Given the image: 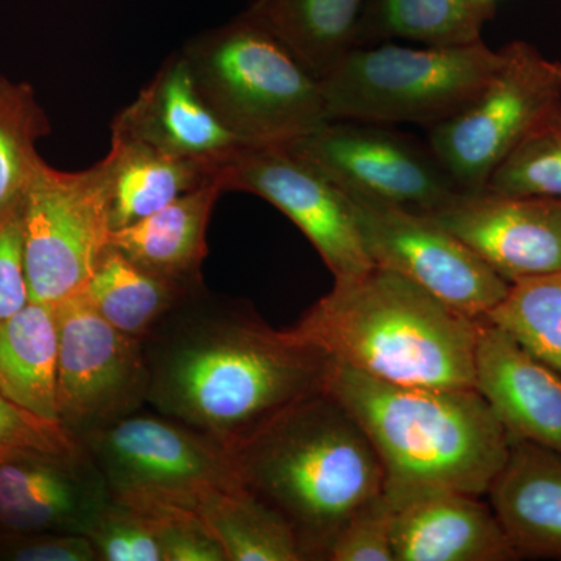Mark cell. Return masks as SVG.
I'll return each mask as SVG.
<instances>
[{"label": "cell", "instance_id": "29", "mask_svg": "<svg viewBox=\"0 0 561 561\" xmlns=\"http://www.w3.org/2000/svg\"><path fill=\"white\" fill-rule=\"evenodd\" d=\"M485 191L561 201V102L513 147L491 173Z\"/></svg>", "mask_w": 561, "mask_h": 561}, {"label": "cell", "instance_id": "2", "mask_svg": "<svg viewBox=\"0 0 561 561\" xmlns=\"http://www.w3.org/2000/svg\"><path fill=\"white\" fill-rule=\"evenodd\" d=\"M478 321L375 265L335 279L290 331L335 364L378 381L476 389Z\"/></svg>", "mask_w": 561, "mask_h": 561}, {"label": "cell", "instance_id": "32", "mask_svg": "<svg viewBox=\"0 0 561 561\" xmlns=\"http://www.w3.org/2000/svg\"><path fill=\"white\" fill-rule=\"evenodd\" d=\"M83 443L60 420L47 419L0 393V459L14 454L76 456Z\"/></svg>", "mask_w": 561, "mask_h": 561}, {"label": "cell", "instance_id": "23", "mask_svg": "<svg viewBox=\"0 0 561 561\" xmlns=\"http://www.w3.org/2000/svg\"><path fill=\"white\" fill-rule=\"evenodd\" d=\"M58 330L55 306L31 301L0 321V393L58 420Z\"/></svg>", "mask_w": 561, "mask_h": 561}, {"label": "cell", "instance_id": "27", "mask_svg": "<svg viewBox=\"0 0 561 561\" xmlns=\"http://www.w3.org/2000/svg\"><path fill=\"white\" fill-rule=\"evenodd\" d=\"M50 131L31 84L0 76V209L24 195L43 161L38 142Z\"/></svg>", "mask_w": 561, "mask_h": 561}, {"label": "cell", "instance_id": "9", "mask_svg": "<svg viewBox=\"0 0 561 561\" xmlns=\"http://www.w3.org/2000/svg\"><path fill=\"white\" fill-rule=\"evenodd\" d=\"M111 234L102 161L80 172L58 171L41 161L24 192L31 301L57 305L84 291Z\"/></svg>", "mask_w": 561, "mask_h": 561}, {"label": "cell", "instance_id": "24", "mask_svg": "<svg viewBox=\"0 0 561 561\" xmlns=\"http://www.w3.org/2000/svg\"><path fill=\"white\" fill-rule=\"evenodd\" d=\"M194 289L146 271L110 243L83 294L110 324L144 341Z\"/></svg>", "mask_w": 561, "mask_h": 561}, {"label": "cell", "instance_id": "13", "mask_svg": "<svg viewBox=\"0 0 561 561\" xmlns=\"http://www.w3.org/2000/svg\"><path fill=\"white\" fill-rule=\"evenodd\" d=\"M225 190L249 192L278 208L319 251L334 279L375 267L350 198L283 146L243 147L221 169Z\"/></svg>", "mask_w": 561, "mask_h": 561}, {"label": "cell", "instance_id": "22", "mask_svg": "<svg viewBox=\"0 0 561 561\" xmlns=\"http://www.w3.org/2000/svg\"><path fill=\"white\" fill-rule=\"evenodd\" d=\"M368 0H256L247 16L273 33L316 79L356 47Z\"/></svg>", "mask_w": 561, "mask_h": 561}, {"label": "cell", "instance_id": "16", "mask_svg": "<svg viewBox=\"0 0 561 561\" xmlns=\"http://www.w3.org/2000/svg\"><path fill=\"white\" fill-rule=\"evenodd\" d=\"M111 133L219 168L247 147L202 98L181 50L162 62L138 98L114 117Z\"/></svg>", "mask_w": 561, "mask_h": 561}, {"label": "cell", "instance_id": "25", "mask_svg": "<svg viewBox=\"0 0 561 561\" xmlns=\"http://www.w3.org/2000/svg\"><path fill=\"white\" fill-rule=\"evenodd\" d=\"M195 511L228 561H305L290 524L243 485L208 491Z\"/></svg>", "mask_w": 561, "mask_h": 561}, {"label": "cell", "instance_id": "6", "mask_svg": "<svg viewBox=\"0 0 561 561\" xmlns=\"http://www.w3.org/2000/svg\"><path fill=\"white\" fill-rule=\"evenodd\" d=\"M501 62L502 50L483 41L423 49L354 47L320 80L328 119L432 128L474 101Z\"/></svg>", "mask_w": 561, "mask_h": 561}, {"label": "cell", "instance_id": "36", "mask_svg": "<svg viewBox=\"0 0 561 561\" xmlns=\"http://www.w3.org/2000/svg\"><path fill=\"white\" fill-rule=\"evenodd\" d=\"M482 2H494V0H482Z\"/></svg>", "mask_w": 561, "mask_h": 561}, {"label": "cell", "instance_id": "4", "mask_svg": "<svg viewBox=\"0 0 561 561\" xmlns=\"http://www.w3.org/2000/svg\"><path fill=\"white\" fill-rule=\"evenodd\" d=\"M327 391L370 437L389 500L430 489L482 496L511 451L507 431L478 389L394 386L331 360Z\"/></svg>", "mask_w": 561, "mask_h": 561}, {"label": "cell", "instance_id": "21", "mask_svg": "<svg viewBox=\"0 0 561 561\" xmlns=\"http://www.w3.org/2000/svg\"><path fill=\"white\" fill-rule=\"evenodd\" d=\"M102 164L113 231L158 213L181 195L217 179L224 169L162 153L119 133H111L110 151Z\"/></svg>", "mask_w": 561, "mask_h": 561}, {"label": "cell", "instance_id": "1", "mask_svg": "<svg viewBox=\"0 0 561 561\" xmlns=\"http://www.w3.org/2000/svg\"><path fill=\"white\" fill-rule=\"evenodd\" d=\"M150 404L234 454L276 416L327 390L331 359L250 302L191 290L142 341Z\"/></svg>", "mask_w": 561, "mask_h": 561}, {"label": "cell", "instance_id": "5", "mask_svg": "<svg viewBox=\"0 0 561 561\" xmlns=\"http://www.w3.org/2000/svg\"><path fill=\"white\" fill-rule=\"evenodd\" d=\"M181 54L209 108L247 147L287 146L330 122L320 80L245 13Z\"/></svg>", "mask_w": 561, "mask_h": 561}, {"label": "cell", "instance_id": "8", "mask_svg": "<svg viewBox=\"0 0 561 561\" xmlns=\"http://www.w3.org/2000/svg\"><path fill=\"white\" fill-rule=\"evenodd\" d=\"M478 98L430 128V147L461 192H483L491 173L546 111L561 102V61L526 41L502 47Z\"/></svg>", "mask_w": 561, "mask_h": 561}, {"label": "cell", "instance_id": "19", "mask_svg": "<svg viewBox=\"0 0 561 561\" xmlns=\"http://www.w3.org/2000/svg\"><path fill=\"white\" fill-rule=\"evenodd\" d=\"M490 507L522 557L561 560V456L512 440L489 490Z\"/></svg>", "mask_w": 561, "mask_h": 561}, {"label": "cell", "instance_id": "31", "mask_svg": "<svg viewBox=\"0 0 561 561\" xmlns=\"http://www.w3.org/2000/svg\"><path fill=\"white\" fill-rule=\"evenodd\" d=\"M131 507L149 519L164 561H228L220 542L194 508L172 504Z\"/></svg>", "mask_w": 561, "mask_h": 561}, {"label": "cell", "instance_id": "34", "mask_svg": "<svg viewBox=\"0 0 561 561\" xmlns=\"http://www.w3.org/2000/svg\"><path fill=\"white\" fill-rule=\"evenodd\" d=\"M31 302L24 243V195L0 209V321Z\"/></svg>", "mask_w": 561, "mask_h": 561}, {"label": "cell", "instance_id": "11", "mask_svg": "<svg viewBox=\"0 0 561 561\" xmlns=\"http://www.w3.org/2000/svg\"><path fill=\"white\" fill-rule=\"evenodd\" d=\"M54 306L58 420L81 438L139 412L150 382L142 341L110 324L83 291Z\"/></svg>", "mask_w": 561, "mask_h": 561}, {"label": "cell", "instance_id": "12", "mask_svg": "<svg viewBox=\"0 0 561 561\" xmlns=\"http://www.w3.org/2000/svg\"><path fill=\"white\" fill-rule=\"evenodd\" d=\"M348 198L362 241L376 267L398 273L454 311L474 320L485 319L507 295L511 283L431 217L383 203Z\"/></svg>", "mask_w": 561, "mask_h": 561}, {"label": "cell", "instance_id": "26", "mask_svg": "<svg viewBox=\"0 0 561 561\" xmlns=\"http://www.w3.org/2000/svg\"><path fill=\"white\" fill-rule=\"evenodd\" d=\"M362 27L382 38L419 41L424 46H470L482 41V28L494 14V2L482 0H368Z\"/></svg>", "mask_w": 561, "mask_h": 561}, {"label": "cell", "instance_id": "15", "mask_svg": "<svg viewBox=\"0 0 561 561\" xmlns=\"http://www.w3.org/2000/svg\"><path fill=\"white\" fill-rule=\"evenodd\" d=\"M108 483L88 453L14 454L0 459V537L87 535L111 501Z\"/></svg>", "mask_w": 561, "mask_h": 561}, {"label": "cell", "instance_id": "18", "mask_svg": "<svg viewBox=\"0 0 561 561\" xmlns=\"http://www.w3.org/2000/svg\"><path fill=\"white\" fill-rule=\"evenodd\" d=\"M389 501L394 561L519 559L494 512L474 494L430 489Z\"/></svg>", "mask_w": 561, "mask_h": 561}, {"label": "cell", "instance_id": "3", "mask_svg": "<svg viewBox=\"0 0 561 561\" xmlns=\"http://www.w3.org/2000/svg\"><path fill=\"white\" fill-rule=\"evenodd\" d=\"M232 456L243 486L290 524L305 560H327L343 524L386 483L367 432L327 390L291 405Z\"/></svg>", "mask_w": 561, "mask_h": 561}, {"label": "cell", "instance_id": "35", "mask_svg": "<svg viewBox=\"0 0 561 561\" xmlns=\"http://www.w3.org/2000/svg\"><path fill=\"white\" fill-rule=\"evenodd\" d=\"M0 560L99 561L90 538L81 534H32L0 537Z\"/></svg>", "mask_w": 561, "mask_h": 561}, {"label": "cell", "instance_id": "10", "mask_svg": "<svg viewBox=\"0 0 561 561\" xmlns=\"http://www.w3.org/2000/svg\"><path fill=\"white\" fill-rule=\"evenodd\" d=\"M283 147L348 197L430 214L461 192L430 144L386 125L330 121Z\"/></svg>", "mask_w": 561, "mask_h": 561}, {"label": "cell", "instance_id": "17", "mask_svg": "<svg viewBox=\"0 0 561 561\" xmlns=\"http://www.w3.org/2000/svg\"><path fill=\"white\" fill-rule=\"evenodd\" d=\"M476 389L511 440L561 456V375L486 319L478 321Z\"/></svg>", "mask_w": 561, "mask_h": 561}, {"label": "cell", "instance_id": "7", "mask_svg": "<svg viewBox=\"0 0 561 561\" xmlns=\"http://www.w3.org/2000/svg\"><path fill=\"white\" fill-rule=\"evenodd\" d=\"M111 496L197 508L210 490L243 485L234 456L186 424L135 412L80 438Z\"/></svg>", "mask_w": 561, "mask_h": 561}, {"label": "cell", "instance_id": "20", "mask_svg": "<svg viewBox=\"0 0 561 561\" xmlns=\"http://www.w3.org/2000/svg\"><path fill=\"white\" fill-rule=\"evenodd\" d=\"M224 192L220 173L146 219L113 231L110 243L154 275L186 287L202 286V265L208 256L206 231Z\"/></svg>", "mask_w": 561, "mask_h": 561}, {"label": "cell", "instance_id": "30", "mask_svg": "<svg viewBox=\"0 0 561 561\" xmlns=\"http://www.w3.org/2000/svg\"><path fill=\"white\" fill-rule=\"evenodd\" d=\"M87 537L101 561H164L149 519L116 497L99 513Z\"/></svg>", "mask_w": 561, "mask_h": 561}, {"label": "cell", "instance_id": "33", "mask_svg": "<svg viewBox=\"0 0 561 561\" xmlns=\"http://www.w3.org/2000/svg\"><path fill=\"white\" fill-rule=\"evenodd\" d=\"M390 501L386 493L365 502L343 524L328 551V561H394Z\"/></svg>", "mask_w": 561, "mask_h": 561}, {"label": "cell", "instance_id": "28", "mask_svg": "<svg viewBox=\"0 0 561 561\" xmlns=\"http://www.w3.org/2000/svg\"><path fill=\"white\" fill-rule=\"evenodd\" d=\"M485 319L561 375V271L512 283Z\"/></svg>", "mask_w": 561, "mask_h": 561}, {"label": "cell", "instance_id": "14", "mask_svg": "<svg viewBox=\"0 0 561 561\" xmlns=\"http://www.w3.org/2000/svg\"><path fill=\"white\" fill-rule=\"evenodd\" d=\"M424 216L467 243L507 283L561 271V201L460 192Z\"/></svg>", "mask_w": 561, "mask_h": 561}]
</instances>
